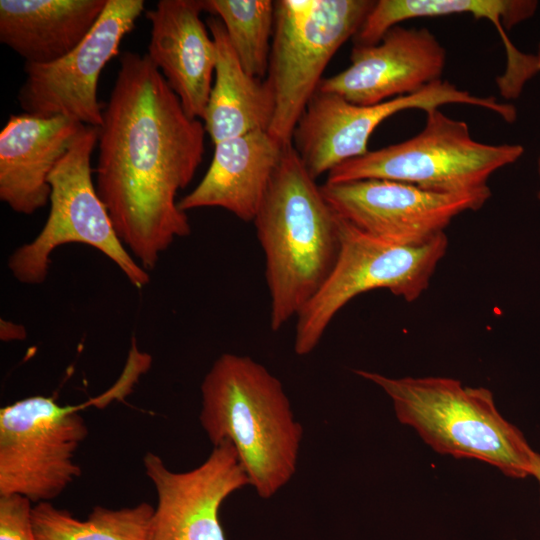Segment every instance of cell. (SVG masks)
<instances>
[{"label": "cell", "mask_w": 540, "mask_h": 540, "mask_svg": "<svg viewBox=\"0 0 540 540\" xmlns=\"http://www.w3.org/2000/svg\"><path fill=\"white\" fill-rule=\"evenodd\" d=\"M98 127L96 190L115 231L146 270L190 235L176 200L204 154L205 128L146 54L126 51Z\"/></svg>", "instance_id": "obj_1"}, {"label": "cell", "mask_w": 540, "mask_h": 540, "mask_svg": "<svg viewBox=\"0 0 540 540\" xmlns=\"http://www.w3.org/2000/svg\"><path fill=\"white\" fill-rule=\"evenodd\" d=\"M253 223L265 255L270 327L278 331L322 287L340 249L338 217L292 144L283 149Z\"/></svg>", "instance_id": "obj_2"}, {"label": "cell", "mask_w": 540, "mask_h": 540, "mask_svg": "<svg viewBox=\"0 0 540 540\" xmlns=\"http://www.w3.org/2000/svg\"><path fill=\"white\" fill-rule=\"evenodd\" d=\"M201 393L200 422L212 444L229 440L258 495L272 497L295 473L303 434L281 382L250 357L224 353Z\"/></svg>", "instance_id": "obj_3"}, {"label": "cell", "mask_w": 540, "mask_h": 540, "mask_svg": "<svg viewBox=\"0 0 540 540\" xmlns=\"http://www.w3.org/2000/svg\"><path fill=\"white\" fill-rule=\"evenodd\" d=\"M355 373L384 390L399 422L415 429L437 453L480 460L512 478L531 476L535 451L498 411L489 389L447 377Z\"/></svg>", "instance_id": "obj_4"}, {"label": "cell", "mask_w": 540, "mask_h": 540, "mask_svg": "<svg viewBox=\"0 0 540 540\" xmlns=\"http://www.w3.org/2000/svg\"><path fill=\"white\" fill-rule=\"evenodd\" d=\"M143 374L127 361L113 386L82 404L31 396L1 408L0 496L21 495L36 504L58 497L82 472L73 457L88 428L78 412L125 398Z\"/></svg>", "instance_id": "obj_5"}, {"label": "cell", "mask_w": 540, "mask_h": 540, "mask_svg": "<svg viewBox=\"0 0 540 540\" xmlns=\"http://www.w3.org/2000/svg\"><path fill=\"white\" fill-rule=\"evenodd\" d=\"M425 113V126L417 135L338 165L326 182L386 179L437 193L475 192L488 189L490 176L524 153L518 144L474 140L465 121L450 118L439 108Z\"/></svg>", "instance_id": "obj_6"}, {"label": "cell", "mask_w": 540, "mask_h": 540, "mask_svg": "<svg viewBox=\"0 0 540 540\" xmlns=\"http://www.w3.org/2000/svg\"><path fill=\"white\" fill-rule=\"evenodd\" d=\"M97 143L98 127L85 125L49 174L47 220L33 240L16 248L8 258V268L17 281L43 283L52 253L62 245L79 243L104 254L137 289L148 285V271L119 239L93 183L91 156Z\"/></svg>", "instance_id": "obj_7"}, {"label": "cell", "mask_w": 540, "mask_h": 540, "mask_svg": "<svg viewBox=\"0 0 540 540\" xmlns=\"http://www.w3.org/2000/svg\"><path fill=\"white\" fill-rule=\"evenodd\" d=\"M375 1L278 0L266 79L275 99L268 133L291 144L296 124L338 49L362 26Z\"/></svg>", "instance_id": "obj_8"}, {"label": "cell", "mask_w": 540, "mask_h": 540, "mask_svg": "<svg viewBox=\"0 0 540 540\" xmlns=\"http://www.w3.org/2000/svg\"><path fill=\"white\" fill-rule=\"evenodd\" d=\"M337 217V261L322 287L296 316L294 351L300 356L315 349L336 314L362 293L387 289L407 302L417 300L429 287L448 249L445 232L420 245H399L366 234Z\"/></svg>", "instance_id": "obj_9"}, {"label": "cell", "mask_w": 540, "mask_h": 540, "mask_svg": "<svg viewBox=\"0 0 540 540\" xmlns=\"http://www.w3.org/2000/svg\"><path fill=\"white\" fill-rule=\"evenodd\" d=\"M450 103L474 105L495 113L502 109L494 97L472 95L443 80L414 94L370 106L356 105L337 94L317 90L296 124L291 144L309 174L317 179L366 154L370 136L388 117L407 109L425 112Z\"/></svg>", "instance_id": "obj_10"}, {"label": "cell", "mask_w": 540, "mask_h": 540, "mask_svg": "<svg viewBox=\"0 0 540 540\" xmlns=\"http://www.w3.org/2000/svg\"><path fill=\"white\" fill-rule=\"evenodd\" d=\"M143 0H107L96 24L71 52L47 64L25 63L17 95L24 113L64 116L100 127L103 107L97 87L105 65L119 53L123 38L144 11Z\"/></svg>", "instance_id": "obj_11"}, {"label": "cell", "mask_w": 540, "mask_h": 540, "mask_svg": "<svg viewBox=\"0 0 540 540\" xmlns=\"http://www.w3.org/2000/svg\"><path fill=\"white\" fill-rule=\"evenodd\" d=\"M320 188L339 217L366 234L399 245L430 241L455 217L482 208L491 197L490 188L446 194L386 179L325 182Z\"/></svg>", "instance_id": "obj_12"}, {"label": "cell", "mask_w": 540, "mask_h": 540, "mask_svg": "<svg viewBox=\"0 0 540 540\" xmlns=\"http://www.w3.org/2000/svg\"><path fill=\"white\" fill-rule=\"evenodd\" d=\"M143 463L157 493L150 540H226L220 506L232 492L250 484L229 440L214 446L207 460L190 471L173 472L152 452Z\"/></svg>", "instance_id": "obj_13"}, {"label": "cell", "mask_w": 540, "mask_h": 540, "mask_svg": "<svg viewBox=\"0 0 540 540\" xmlns=\"http://www.w3.org/2000/svg\"><path fill=\"white\" fill-rule=\"evenodd\" d=\"M351 64L323 78L318 91L370 106L414 94L441 80L446 51L426 27L394 26L374 45H354Z\"/></svg>", "instance_id": "obj_14"}, {"label": "cell", "mask_w": 540, "mask_h": 540, "mask_svg": "<svg viewBox=\"0 0 540 540\" xmlns=\"http://www.w3.org/2000/svg\"><path fill=\"white\" fill-rule=\"evenodd\" d=\"M204 0H160L146 12V55L178 96L188 116L204 118L215 71V43L201 20Z\"/></svg>", "instance_id": "obj_15"}, {"label": "cell", "mask_w": 540, "mask_h": 540, "mask_svg": "<svg viewBox=\"0 0 540 540\" xmlns=\"http://www.w3.org/2000/svg\"><path fill=\"white\" fill-rule=\"evenodd\" d=\"M84 126L64 116L10 115L0 132V200L23 215L46 206L49 174Z\"/></svg>", "instance_id": "obj_16"}, {"label": "cell", "mask_w": 540, "mask_h": 540, "mask_svg": "<svg viewBox=\"0 0 540 540\" xmlns=\"http://www.w3.org/2000/svg\"><path fill=\"white\" fill-rule=\"evenodd\" d=\"M210 166L199 184L179 202L189 210L218 207L253 222L284 145L267 131H256L214 144Z\"/></svg>", "instance_id": "obj_17"}, {"label": "cell", "mask_w": 540, "mask_h": 540, "mask_svg": "<svg viewBox=\"0 0 540 540\" xmlns=\"http://www.w3.org/2000/svg\"><path fill=\"white\" fill-rule=\"evenodd\" d=\"M107 0H1L0 41L25 63L54 62L77 47Z\"/></svg>", "instance_id": "obj_18"}, {"label": "cell", "mask_w": 540, "mask_h": 540, "mask_svg": "<svg viewBox=\"0 0 540 540\" xmlns=\"http://www.w3.org/2000/svg\"><path fill=\"white\" fill-rule=\"evenodd\" d=\"M207 24L215 43L216 62L203 118L206 133L216 144L251 132H268L275 109L270 83L244 70L218 17H210Z\"/></svg>", "instance_id": "obj_19"}, {"label": "cell", "mask_w": 540, "mask_h": 540, "mask_svg": "<svg viewBox=\"0 0 540 540\" xmlns=\"http://www.w3.org/2000/svg\"><path fill=\"white\" fill-rule=\"evenodd\" d=\"M535 13L531 0H379L365 18L354 38V45L377 44L398 23L419 17L470 14L485 18L501 38Z\"/></svg>", "instance_id": "obj_20"}, {"label": "cell", "mask_w": 540, "mask_h": 540, "mask_svg": "<svg viewBox=\"0 0 540 540\" xmlns=\"http://www.w3.org/2000/svg\"><path fill=\"white\" fill-rule=\"evenodd\" d=\"M154 507L142 502L110 509L96 506L84 520L50 502L32 508L37 540H150Z\"/></svg>", "instance_id": "obj_21"}, {"label": "cell", "mask_w": 540, "mask_h": 540, "mask_svg": "<svg viewBox=\"0 0 540 540\" xmlns=\"http://www.w3.org/2000/svg\"><path fill=\"white\" fill-rule=\"evenodd\" d=\"M205 11L218 17L244 70L266 79L273 37L275 1L204 0Z\"/></svg>", "instance_id": "obj_22"}, {"label": "cell", "mask_w": 540, "mask_h": 540, "mask_svg": "<svg viewBox=\"0 0 540 540\" xmlns=\"http://www.w3.org/2000/svg\"><path fill=\"white\" fill-rule=\"evenodd\" d=\"M31 503L21 495L0 496V540H37Z\"/></svg>", "instance_id": "obj_23"}, {"label": "cell", "mask_w": 540, "mask_h": 540, "mask_svg": "<svg viewBox=\"0 0 540 540\" xmlns=\"http://www.w3.org/2000/svg\"><path fill=\"white\" fill-rule=\"evenodd\" d=\"M27 336L24 326L1 319L0 339L5 342L24 340Z\"/></svg>", "instance_id": "obj_24"}, {"label": "cell", "mask_w": 540, "mask_h": 540, "mask_svg": "<svg viewBox=\"0 0 540 540\" xmlns=\"http://www.w3.org/2000/svg\"><path fill=\"white\" fill-rule=\"evenodd\" d=\"M531 476H533L538 484L540 489V454L535 451L533 460H532V472Z\"/></svg>", "instance_id": "obj_25"}, {"label": "cell", "mask_w": 540, "mask_h": 540, "mask_svg": "<svg viewBox=\"0 0 540 540\" xmlns=\"http://www.w3.org/2000/svg\"><path fill=\"white\" fill-rule=\"evenodd\" d=\"M536 61H537L538 70L540 71V44H539L538 54L536 55Z\"/></svg>", "instance_id": "obj_26"}, {"label": "cell", "mask_w": 540, "mask_h": 540, "mask_svg": "<svg viewBox=\"0 0 540 540\" xmlns=\"http://www.w3.org/2000/svg\"><path fill=\"white\" fill-rule=\"evenodd\" d=\"M538 173H539V177H540V155H539V158H538ZM538 200H539V203H540V188H539V191H538Z\"/></svg>", "instance_id": "obj_27"}]
</instances>
